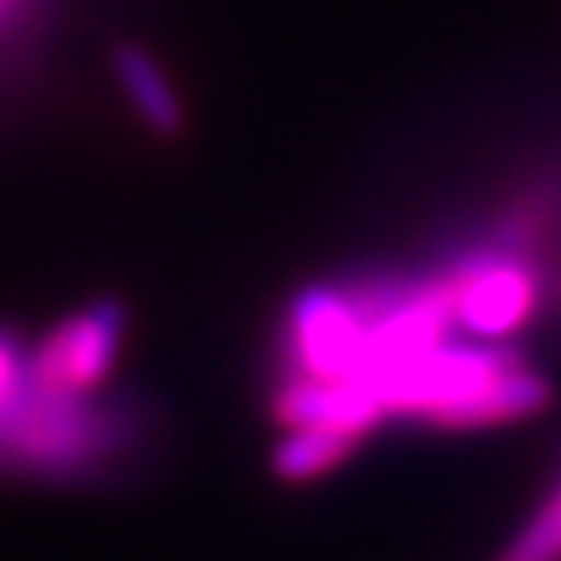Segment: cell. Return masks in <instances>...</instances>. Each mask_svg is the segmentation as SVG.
I'll return each mask as SVG.
<instances>
[{
  "label": "cell",
  "instance_id": "cell-1",
  "mask_svg": "<svg viewBox=\"0 0 561 561\" xmlns=\"http://www.w3.org/2000/svg\"><path fill=\"white\" fill-rule=\"evenodd\" d=\"M125 437L129 430L117 413L90 402V394L47 390L35 382L27 363L0 398V468L75 476L94 468Z\"/></svg>",
  "mask_w": 561,
  "mask_h": 561
},
{
  "label": "cell",
  "instance_id": "cell-2",
  "mask_svg": "<svg viewBox=\"0 0 561 561\" xmlns=\"http://www.w3.org/2000/svg\"><path fill=\"white\" fill-rule=\"evenodd\" d=\"M433 280L445 293L453 324L465 328L472 340H503L538 308L542 270L535 265V250L495 234L448 257Z\"/></svg>",
  "mask_w": 561,
  "mask_h": 561
},
{
  "label": "cell",
  "instance_id": "cell-3",
  "mask_svg": "<svg viewBox=\"0 0 561 561\" xmlns=\"http://www.w3.org/2000/svg\"><path fill=\"white\" fill-rule=\"evenodd\" d=\"M125 335V308L117 300H94L82 312L67 316L59 328L27 347V370L47 390L90 394L117 363Z\"/></svg>",
  "mask_w": 561,
  "mask_h": 561
},
{
  "label": "cell",
  "instance_id": "cell-4",
  "mask_svg": "<svg viewBox=\"0 0 561 561\" xmlns=\"http://www.w3.org/2000/svg\"><path fill=\"white\" fill-rule=\"evenodd\" d=\"M375 390L351 378H289L277 394L280 425H340L367 437L382 417Z\"/></svg>",
  "mask_w": 561,
  "mask_h": 561
},
{
  "label": "cell",
  "instance_id": "cell-5",
  "mask_svg": "<svg viewBox=\"0 0 561 561\" xmlns=\"http://www.w3.org/2000/svg\"><path fill=\"white\" fill-rule=\"evenodd\" d=\"M546 402H550V382L523 363V367L503 370V375L468 390L465 398L448 402L430 421L433 425H445V430H480V425H500V421L538 413Z\"/></svg>",
  "mask_w": 561,
  "mask_h": 561
},
{
  "label": "cell",
  "instance_id": "cell-6",
  "mask_svg": "<svg viewBox=\"0 0 561 561\" xmlns=\"http://www.w3.org/2000/svg\"><path fill=\"white\" fill-rule=\"evenodd\" d=\"M110 67H114L117 87L125 90V98H129L133 110L145 117L149 129L164 133V137L184 129V105H180L172 82H168V75L160 70V62L152 59L149 51H140V47H133V44L114 47Z\"/></svg>",
  "mask_w": 561,
  "mask_h": 561
},
{
  "label": "cell",
  "instance_id": "cell-7",
  "mask_svg": "<svg viewBox=\"0 0 561 561\" xmlns=\"http://www.w3.org/2000/svg\"><path fill=\"white\" fill-rule=\"evenodd\" d=\"M359 440H363L359 433L340 430V425H293L289 437L280 440L270 456L273 476H280V480L289 483H305L312 476H324Z\"/></svg>",
  "mask_w": 561,
  "mask_h": 561
},
{
  "label": "cell",
  "instance_id": "cell-8",
  "mask_svg": "<svg viewBox=\"0 0 561 561\" xmlns=\"http://www.w3.org/2000/svg\"><path fill=\"white\" fill-rule=\"evenodd\" d=\"M561 558V491L538 511V518L511 542L503 561H558Z\"/></svg>",
  "mask_w": 561,
  "mask_h": 561
},
{
  "label": "cell",
  "instance_id": "cell-9",
  "mask_svg": "<svg viewBox=\"0 0 561 561\" xmlns=\"http://www.w3.org/2000/svg\"><path fill=\"white\" fill-rule=\"evenodd\" d=\"M12 4H16V0H0V20L9 16V12H12Z\"/></svg>",
  "mask_w": 561,
  "mask_h": 561
}]
</instances>
